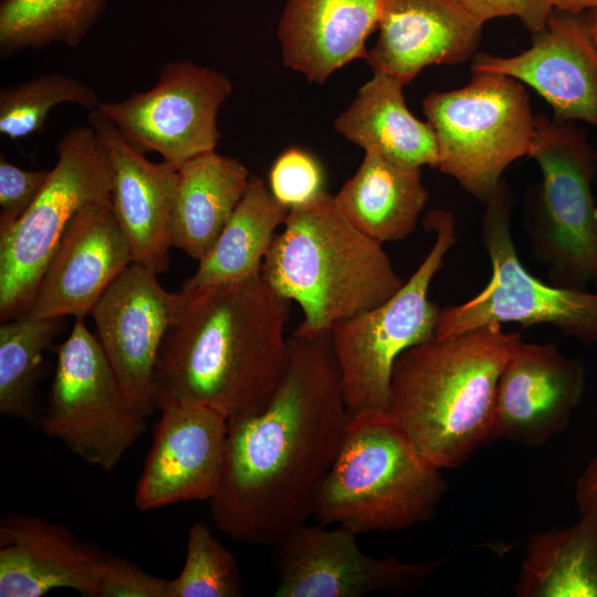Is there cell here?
<instances>
[{
  "mask_svg": "<svg viewBox=\"0 0 597 597\" xmlns=\"http://www.w3.org/2000/svg\"><path fill=\"white\" fill-rule=\"evenodd\" d=\"M251 175L235 158L206 153L178 169L170 245L200 261L214 245L240 202Z\"/></svg>",
  "mask_w": 597,
  "mask_h": 597,
  "instance_id": "cell-24",
  "label": "cell"
},
{
  "mask_svg": "<svg viewBox=\"0 0 597 597\" xmlns=\"http://www.w3.org/2000/svg\"><path fill=\"white\" fill-rule=\"evenodd\" d=\"M597 0H554L555 10L580 13L596 7Z\"/></svg>",
  "mask_w": 597,
  "mask_h": 597,
  "instance_id": "cell-37",
  "label": "cell"
},
{
  "mask_svg": "<svg viewBox=\"0 0 597 597\" xmlns=\"http://www.w3.org/2000/svg\"><path fill=\"white\" fill-rule=\"evenodd\" d=\"M383 0H286L277 38L285 66L323 84L334 72L367 55Z\"/></svg>",
  "mask_w": 597,
  "mask_h": 597,
  "instance_id": "cell-22",
  "label": "cell"
},
{
  "mask_svg": "<svg viewBox=\"0 0 597 597\" xmlns=\"http://www.w3.org/2000/svg\"><path fill=\"white\" fill-rule=\"evenodd\" d=\"M106 554L66 525L11 513L0 522V597H42L66 588L95 597Z\"/></svg>",
  "mask_w": 597,
  "mask_h": 597,
  "instance_id": "cell-20",
  "label": "cell"
},
{
  "mask_svg": "<svg viewBox=\"0 0 597 597\" xmlns=\"http://www.w3.org/2000/svg\"><path fill=\"white\" fill-rule=\"evenodd\" d=\"M512 208L513 196L503 179L485 203L481 222L491 277L475 296L441 307L436 336L491 323H517L523 327L551 325L564 336L597 345V293L547 284L527 271L511 233Z\"/></svg>",
  "mask_w": 597,
  "mask_h": 597,
  "instance_id": "cell-10",
  "label": "cell"
},
{
  "mask_svg": "<svg viewBox=\"0 0 597 597\" xmlns=\"http://www.w3.org/2000/svg\"><path fill=\"white\" fill-rule=\"evenodd\" d=\"M521 342L520 333L491 323L399 356L387 412L429 463L454 469L492 440L498 384Z\"/></svg>",
  "mask_w": 597,
  "mask_h": 597,
  "instance_id": "cell-3",
  "label": "cell"
},
{
  "mask_svg": "<svg viewBox=\"0 0 597 597\" xmlns=\"http://www.w3.org/2000/svg\"><path fill=\"white\" fill-rule=\"evenodd\" d=\"M471 71L513 77L542 96L554 118L597 129V46L579 13L555 10L528 49L511 56L476 53Z\"/></svg>",
  "mask_w": 597,
  "mask_h": 597,
  "instance_id": "cell-17",
  "label": "cell"
},
{
  "mask_svg": "<svg viewBox=\"0 0 597 597\" xmlns=\"http://www.w3.org/2000/svg\"><path fill=\"white\" fill-rule=\"evenodd\" d=\"M482 28L460 0H383L378 36L365 59L373 72L407 85L427 66L472 60Z\"/></svg>",
  "mask_w": 597,
  "mask_h": 597,
  "instance_id": "cell-19",
  "label": "cell"
},
{
  "mask_svg": "<svg viewBox=\"0 0 597 597\" xmlns=\"http://www.w3.org/2000/svg\"><path fill=\"white\" fill-rule=\"evenodd\" d=\"M157 276L133 262L90 312L125 394L147 417L156 410L154 376L161 344L187 298L181 290H166Z\"/></svg>",
  "mask_w": 597,
  "mask_h": 597,
  "instance_id": "cell-14",
  "label": "cell"
},
{
  "mask_svg": "<svg viewBox=\"0 0 597 597\" xmlns=\"http://www.w3.org/2000/svg\"><path fill=\"white\" fill-rule=\"evenodd\" d=\"M481 24L501 18L515 17L531 35L545 30L555 11L554 0H460Z\"/></svg>",
  "mask_w": 597,
  "mask_h": 597,
  "instance_id": "cell-35",
  "label": "cell"
},
{
  "mask_svg": "<svg viewBox=\"0 0 597 597\" xmlns=\"http://www.w3.org/2000/svg\"><path fill=\"white\" fill-rule=\"evenodd\" d=\"M535 127L528 157L542 181L526 210L531 251L552 284L586 290L597 284V151L575 122L535 115Z\"/></svg>",
  "mask_w": 597,
  "mask_h": 597,
  "instance_id": "cell-7",
  "label": "cell"
},
{
  "mask_svg": "<svg viewBox=\"0 0 597 597\" xmlns=\"http://www.w3.org/2000/svg\"><path fill=\"white\" fill-rule=\"evenodd\" d=\"M467 85L422 100L438 147V169L484 205L505 169L530 156L535 134L524 84L504 74L471 71Z\"/></svg>",
  "mask_w": 597,
  "mask_h": 597,
  "instance_id": "cell-8",
  "label": "cell"
},
{
  "mask_svg": "<svg viewBox=\"0 0 597 597\" xmlns=\"http://www.w3.org/2000/svg\"><path fill=\"white\" fill-rule=\"evenodd\" d=\"M423 226L434 242L399 291L383 304L336 323L329 331L349 417L387 412L396 360L436 336L441 307L428 296L434 275L458 241L454 216L428 211Z\"/></svg>",
  "mask_w": 597,
  "mask_h": 597,
  "instance_id": "cell-6",
  "label": "cell"
},
{
  "mask_svg": "<svg viewBox=\"0 0 597 597\" xmlns=\"http://www.w3.org/2000/svg\"><path fill=\"white\" fill-rule=\"evenodd\" d=\"M373 73L335 118V130L365 151H375L399 166L437 168L434 132L408 108L405 83L385 72Z\"/></svg>",
  "mask_w": 597,
  "mask_h": 597,
  "instance_id": "cell-23",
  "label": "cell"
},
{
  "mask_svg": "<svg viewBox=\"0 0 597 597\" xmlns=\"http://www.w3.org/2000/svg\"><path fill=\"white\" fill-rule=\"evenodd\" d=\"M589 36L597 46V6L579 13Z\"/></svg>",
  "mask_w": 597,
  "mask_h": 597,
  "instance_id": "cell-38",
  "label": "cell"
},
{
  "mask_svg": "<svg viewBox=\"0 0 597 597\" xmlns=\"http://www.w3.org/2000/svg\"><path fill=\"white\" fill-rule=\"evenodd\" d=\"M231 92L226 74L190 60L170 61L151 88L96 109L138 151H155L179 169L216 150L218 114Z\"/></svg>",
  "mask_w": 597,
  "mask_h": 597,
  "instance_id": "cell-12",
  "label": "cell"
},
{
  "mask_svg": "<svg viewBox=\"0 0 597 597\" xmlns=\"http://www.w3.org/2000/svg\"><path fill=\"white\" fill-rule=\"evenodd\" d=\"M324 175L318 160L298 147L285 149L269 172V188L274 198L289 209L303 205L323 189Z\"/></svg>",
  "mask_w": 597,
  "mask_h": 597,
  "instance_id": "cell-32",
  "label": "cell"
},
{
  "mask_svg": "<svg viewBox=\"0 0 597 597\" xmlns=\"http://www.w3.org/2000/svg\"><path fill=\"white\" fill-rule=\"evenodd\" d=\"M101 101L82 81L60 74H43L4 86L0 91V133L22 139L43 130L51 109L60 104H76L95 109Z\"/></svg>",
  "mask_w": 597,
  "mask_h": 597,
  "instance_id": "cell-30",
  "label": "cell"
},
{
  "mask_svg": "<svg viewBox=\"0 0 597 597\" xmlns=\"http://www.w3.org/2000/svg\"><path fill=\"white\" fill-rule=\"evenodd\" d=\"M88 124L108 155L109 202L134 262L159 275L169 266V222L178 169L165 161L148 160L96 108L90 112Z\"/></svg>",
  "mask_w": 597,
  "mask_h": 597,
  "instance_id": "cell-21",
  "label": "cell"
},
{
  "mask_svg": "<svg viewBox=\"0 0 597 597\" xmlns=\"http://www.w3.org/2000/svg\"><path fill=\"white\" fill-rule=\"evenodd\" d=\"M576 523L532 533L514 586L519 597H597V505Z\"/></svg>",
  "mask_w": 597,
  "mask_h": 597,
  "instance_id": "cell-27",
  "label": "cell"
},
{
  "mask_svg": "<svg viewBox=\"0 0 597 597\" xmlns=\"http://www.w3.org/2000/svg\"><path fill=\"white\" fill-rule=\"evenodd\" d=\"M55 349L40 427L82 460L112 471L147 429L148 417L125 394L84 318H75L69 337Z\"/></svg>",
  "mask_w": 597,
  "mask_h": 597,
  "instance_id": "cell-11",
  "label": "cell"
},
{
  "mask_svg": "<svg viewBox=\"0 0 597 597\" xmlns=\"http://www.w3.org/2000/svg\"><path fill=\"white\" fill-rule=\"evenodd\" d=\"M65 317L24 314L0 326V413L34 423L35 390L43 354L63 331Z\"/></svg>",
  "mask_w": 597,
  "mask_h": 597,
  "instance_id": "cell-29",
  "label": "cell"
},
{
  "mask_svg": "<svg viewBox=\"0 0 597 597\" xmlns=\"http://www.w3.org/2000/svg\"><path fill=\"white\" fill-rule=\"evenodd\" d=\"M358 534L339 524L294 527L277 544L276 597H360L385 591L404 595L421 586L448 557L401 562L377 558L357 544Z\"/></svg>",
  "mask_w": 597,
  "mask_h": 597,
  "instance_id": "cell-13",
  "label": "cell"
},
{
  "mask_svg": "<svg viewBox=\"0 0 597 597\" xmlns=\"http://www.w3.org/2000/svg\"><path fill=\"white\" fill-rule=\"evenodd\" d=\"M575 500L579 511L597 505V455L589 460L578 478Z\"/></svg>",
  "mask_w": 597,
  "mask_h": 597,
  "instance_id": "cell-36",
  "label": "cell"
},
{
  "mask_svg": "<svg viewBox=\"0 0 597 597\" xmlns=\"http://www.w3.org/2000/svg\"><path fill=\"white\" fill-rule=\"evenodd\" d=\"M286 370L260 412L228 419L214 525L235 542L276 545L313 515L349 415L329 333L289 337Z\"/></svg>",
  "mask_w": 597,
  "mask_h": 597,
  "instance_id": "cell-1",
  "label": "cell"
},
{
  "mask_svg": "<svg viewBox=\"0 0 597 597\" xmlns=\"http://www.w3.org/2000/svg\"><path fill=\"white\" fill-rule=\"evenodd\" d=\"M50 170H27L0 158V229L19 220L44 187Z\"/></svg>",
  "mask_w": 597,
  "mask_h": 597,
  "instance_id": "cell-34",
  "label": "cell"
},
{
  "mask_svg": "<svg viewBox=\"0 0 597 597\" xmlns=\"http://www.w3.org/2000/svg\"><path fill=\"white\" fill-rule=\"evenodd\" d=\"M447 490L388 412L366 411L349 417L313 515L358 535L399 531L429 521Z\"/></svg>",
  "mask_w": 597,
  "mask_h": 597,
  "instance_id": "cell-5",
  "label": "cell"
},
{
  "mask_svg": "<svg viewBox=\"0 0 597 597\" xmlns=\"http://www.w3.org/2000/svg\"><path fill=\"white\" fill-rule=\"evenodd\" d=\"M185 293L157 358L156 410L178 402L208 406L227 419L260 412L287 367L292 301L261 274Z\"/></svg>",
  "mask_w": 597,
  "mask_h": 597,
  "instance_id": "cell-2",
  "label": "cell"
},
{
  "mask_svg": "<svg viewBox=\"0 0 597 597\" xmlns=\"http://www.w3.org/2000/svg\"><path fill=\"white\" fill-rule=\"evenodd\" d=\"M57 159L28 211L0 229V320L24 314L71 220L83 208L108 201L112 168L95 129H69L55 146Z\"/></svg>",
  "mask_w": 597,
  "mask_h": 597,
  "instance_id": "cell-9",
  "label": "cell"
},
{
  "mask_svg": "<svg viewBox=\"0 0 597 597\" xmlns=\"http://www.w3.org/2000/svg\"><path fill=\"white\" fill-rule=\"evenodd\" d=\"M95 597H170V580L146 573L128 559L107 555Z\"/></svg>",
  "mask_w": 597,
  "mask_h": 597,
  "instance_id": "cell-33",
  "label": "cell"
},
{
  "mask_svg": "<svg viewBox=\"0 0 597 597\" xmlns=\"http://www.w3.org/2000/svg\"><path fill=\"white\" fill-rule=\"evenodd\" d=\"M289 210L262 178L251 176L214 245L180 290L190 292L260 275L276 229L284 224Z\"/></svg>",
  "mask_w": 597,
  "mask_h": 597,
  "instance_id": "cell-26",
  "label": "cell"
},
{
  "mask_svg": "<svg viewBox=\"0 0 597 597\" xmlns=\"http://www.w3.org/2000/svg\"><path fill=\"white\" fill-rule=\"evenodd\" d=\"M161 416L136 484L134 502L150 511L179 502L210 500L219 485L228 419L197 404L171 402Z\"/></svg>",
  "mask_w": 597,
  "mask_h": 597,
  "instance_id": "cell-15",
  "label": "cell"
},
{
  "mask_svg": "<svg viewBox=\"0 0 597 597\" xmlns=\"http://www.w3.org/2000/svg\"><path fill=\"white\" fill-rule=\"evenodd\" d=\"M335 201L359 231L384 243L409 237L429 199L421 168H408L366 150Z\"/></svg>",
  "mask_w": 597,
  "mask_h": 597,
  "instance_id": "cell-25",
  "label": "cell"
},
{
  "mask_svg": "<svg viewBox=\"0 0 597 597\" xmlns=\"http://www.w3.org/2000/svg\"><path fill=\"white\" fill-rule=\"evenodd\" d=\"M586 371L553 344L521 342L495 394L492 440L540 446L564 430L582 404Z\"/></svg>",
  "mask_w": 597,
  "mask_h": 597,
  "instance_id": "cell-16",
  "label": "cell"
},
{
  "mask_svg": "<svg viewBox=\"0 0 597 597\" xmlns=\"http://www.w3.org/2000/svg\"><path fill=\"white\" fill-rule=\"evenodd\" d=\"M105 7L106 0H1V56L54 43L76 46Z\"/></svg>",
  "mask_w": 597,
  "mask_h": 597,
  "instance_id": "cell-28",
  "label": "cell"
},
{
  "mask_svg": "<svg viewBox=\"0 0 597 597\" xmlns=\"http://www.w3.org/2000/svg\"><path fill=\"white\" fill-rule=\"evenodd\" d=\"M133 262L109 200L87 206L71 220L24 315L85 318Z\"/></svg>",
  "mask_w": 597,
  "mask_h": 597,
  "instance_id": "cell-18",
  "label": "cell"
},
{
  "mask_svg": "<svg viewBox=\"0 0 597 597\" xmlns=\"http://www.w3.org/2000/svg\"><path fill=\"white\" fill-rule=\"evenodd\" d=\"M261 276L302 308L293 332L300 337L329 333L336 323L383 304L405 283L383 243L353 226L326 190L289 210Z\"/></svg>",
  "mask_w": 597,
  "mask_h": 597,
  "instance_id": "cell-4",
  "label": "cell"
},
{
  "mask_svg": "<svg viewBox=\"0 0 597 597\" xmlns=\"http://www.w3.org/2000/svg\"><path fill=\"white\" fill-rule=\"evenodd\" d=\"M243 595L235 557L203 522L188 532L184 568L170 580V597H238Z\"/></svg>",
  "mask_w": 597,
  "mask_h": 597,
  "instance_id": "cell-31",
  "label": "cell"
}]
</instances>
